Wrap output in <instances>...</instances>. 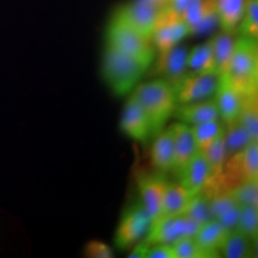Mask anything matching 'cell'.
Listing matches in <instances>:
<instances>
[{
  "label": "cell",
  "mask_w": 258,
  "mask_h": 258,
  "mask_svg": "<svg viewBox=\"0 0 258 258\" xmlns=\"http://www.w3.org/2000/svg\"><path fill=\"white\" fill-rule=\"evenodd\" d=\"M191 196L192 194L186 190L180 183H171V184L167 183L159 218L183 214Z\"/></svg>",
  "instance_id": "obj_22"
},
{
  "label": "cell",
  "mask_w": 258,
  "mask_h": 258,
  "mask_svg": "<svg viewBox=\"0 0 258 258\" xmlns=\"http://www.w3.org/2000/svg\"><path fill=\"white\" fill-rule=\"evenodd\" d=\"M189 35L190 29L183 18L163 9L151 41L158 53H165Z\"/></svg>",
  "instance_id": "obj_8"
},
{
  "label": "cell",
  "mask_w": 258,
  "mask_h": 258,
  "mask_svg": "<svg viewBox=\"0 0 258 258\" xmlns=\"http://www.w3.org/2000/svg\"><path fill=\"white\" fill-rule=\"evenodd\" d=\"M133 250L131 251V253L128 254L129 258H147V252L148 249H150V244L146 243V241L143 240L140 243L133 245Z\"/></svg>",
  "instance_id": "obj_38"
},
{
  "label": "cell",
  "mask_w": 258,
  "mask_h": 258,
  "mask_svg": "<svg viewBox=\"0 0 258 258\" xmlns=\"http://www.w3.org/2000/svg\"><path fill=\"white\" fill-rule=\"evenodd\" d=\"M219 116L224 124H228L235 121L240 114L245 96L232 85L228 77L225 73L219 76L217 91L214 93Z\"/></svg>",
  "instance_id": "obj_13"
},
{
  "label": "cell",
  "mask_w": 258,
  "mask_h": 258,
  "mask_svg": "<svg viewBox=\"0 0 258 258\" xmlns=\"http://www.w3.org/2000/svg\"><path fill=\"white\" fill-rule=\"evenodd\" d=\"M190 128H191L192 135L195 138L199 151L202 150L203 147L208 146L215 139H218L220 135L225 133V124L220 118L190 125Z\"/></svg>",
  "instance_id": "obj_28"
},
{
  "label": "cell",
  "mask_w": 258,
  "mask_h": 258,
  "mask_svg": "<svg viewBox=\"0 0 258 258\" xmlns=\"http://www.w3.org/2000/svg\"><path fill=\"white\" fill-rule=\"evenodd\" d=\"M138 189L140 194L141 205L144 206L151 218V224L158 220L163 208L164 194L167 182L159 176L141 175L138 177Z\"/></svg>",
  "instance_id": "obj_14"
},
{
  "label": "cell",
  "mask_w": 258,
  "mask_h": 258,
  "mask_svg": "<svg viewBox=\"0 0 258 258\" xmlns=\"http://www.w3.org/2000/svg\"><path fill=\"white\" fill-rule=\"evenodd\" d=\"M219 76L217 73H200L186 71L184 76L172 86L177 104L205 101L212 98L217 91Z\"/></svg>",
  "instance_id": "obj_7"
},
{
  "label": "cell",
  "mask_w": 258,
  "mask_h": 258,
  "mask_svg": "<svg viewBox=\"0 0 258 258\" xmlns=\"http://www.w3.org/2000/svg\"><path fill=\"white\" fill-rule=\"evenodd\" d=\"M173 135V167L172 172L178 175L188 165L189 161L199 152L190 125L183 122H176L171 124Z\"/></svg>",
  "instance_id": "obj_15"
},
{
  "label": "cell",
  "mask_w": 258,
  "mask_h": 258,
  "mask_svg": "<svg viewBox=\"0 0 258 258\" xmlns=\"http://www.w3.org/2000/svg\"><path fill=\"white\" fill-rule=\"evenodd\" d=\"M246 0H215L218 24L222 31L233 34L243 17Z\"/></svg>",
  "instance_id": "obj_21"
},
{
  "label": "cell",
  "mask_w": 258,
  "mask_h": 258,
  "mask_svg": "<svg viewBox=\"0 0 258 258\" xmlns=\"http://www.w3.org/2000/svg\"><path fill=\"white\" fill-rule=\"evenodd\" d=\"M120 128L129 139L137 143L145 144L150 138H152V128L146 114L140 104L133 96L125 102L122 111Z\"/></svg>",
  "instance_id": "obj_11"
},
{
  "label": "cell",
  "mask_w": 258,
  "mask_h": 258,
  "mask_svg": "<svg viewBox=\"0 0 258 258\" xmlns=\"http://www.w3.org/2000/svg\"><path fill=\"white\" fill-rule=\"evenodd\" d=\"M172 116L177 118L178 122H183L188 125L220 118L217 103H215V99L212 98L185 103V104H177Z\"/></svg>",
  "instance_id": "obj_16"
},
{
  "label": "cell",
  "mask_w": 258,
  "mask_h": 258,
  "mask_svg": "<svg viewBox=\"0 0 258 258\" xmlns=\"http://www.w3.org/2000/svg\"><path fill=\"white\" fill-rule=\"evenodd\" d=\"M183 214L186 215L190 220H192L199 226L212 220L213 218L208 196L205 195L203 192H198L195 195H192L191 199L189 200Z\"/></svg>",
  "instance_id": "obj_29"
},
{
  "label": "cell",
  "mask_w": 258,
  "mask_h": 258,
  "mask_svg": "<svg viewBox=\"0 0 258 258\" xmlns=\"http://www.w3.org/2000/svg\"><path fill=\"white\" fill-rule=\"evenodd\" d=\"M230 232L227 227L212 219L200 226L194 238L200 246L208 253L209 258L221 257V249Z\"/></svg>",
  "instance_id": "obj_18"
},
{
  "label": "cell",
  "mask_w": 258,
  "mask_h": 258,
  "mask_svg": "<svg viewBox=\"0 0 258 258\" xmlns=\"http://www.w3.org/2000/svg\"><path fill=\"white\" fill-rule=\"evenodd\" d=\"M228 192L240 206H257L258 207V179L240 183Z\"/></svg>",
  "instance_id": "obj_33"
},
{
  "label": "cell",
  "mask_w": 258,
  "mask_h": 258,
  "mask_svg": "<svg viewBox=\"0 0 258 258\" xmlns=\"http://www.w3.org/2000/svg\"><path fill=\"white\" fill-rule=\"evenodd\" d=\"M143 2L147 3V4L152 5V6H154V8H157L159 10H163L166 8L170 0H143Z\"/></svg>",
  "instance_id": "obj_39"
},
{
  "label": "cell",
  "mask_w": 258,
  "mask_h": 258,
  "mask_svg": "<svg viewBox=\"0 0 258 258\" xmlns=\"http://www.w3.org/2000/svg\"><path fill=\"white\" fill-rule=\"evenodd\" d=\"M151 218L140 203H135L125 209L116 228L114 241L121 250H127L147 234Z\"/></svg>",
  "instance_id": "obj_6"
},
{
  "label": "cell",
  "mask_w": 258,
  "mask_h": 258,
  "mask_svg": "<svg viewBox=\"0 0 258 258\" xmlns=\"http://www.w3.org/2000/svg\"><path fill=\"white\" fill-rule=\"evenodd\" d=\"M147 258H177L171 244H152L147 252Z\"/></svg>",
  "instance_id": "obj_36"
},
{
  "label": "cell",
  "mask_w": 258,
  "mask_h": 258,
  "mask_svg": "<svg viewBox=\"0 0 258 258\" xmlns=\"http://www.w3.org/2000/svg\"><path fill=\"white\" fill-rule=\"evenodd\" d=\"M232 85L244 96L258 91V43L257 38L239 36L235 40L227 72Z\"/></svg>",
  "instance_id": "obj_3"
},
{
  "label": "cell",
  "mask_w": 258,
  "mask_h": 258,
  "mask_svg": "<svg viewBox=\"0 0 258 258\" xmlns=\"http://www.w3.org/2000/svg\"><path fill=\"white\" fill-rule=\"evenodd\" d=\"M84 256L90 258H111L114 257L111 247L104 241L91 240L84 247Z\"/></svg>",
  "instance_id": "obj_35"
},
{
  "label": "cell",
  "mask_w": 258,
  "mask_h": 258,
  "mask_svg": "<svg viewBox=\"0 0 258 258\" xmlns=\"http://www.w3.org/2000/svg\"><path fill=\"white\" fill-rule=\"evenodd\" d=\"M177 178H178V183L186 190H189L192 195L201 192L206 188L212 178V172L207 160L200 151L194 156Z\"/></svg>",
  "instance_id": "obj_17"
},
{
  "label": "cell",
  "mask_w": 258,
  "mask_h": 258,
  "mask_svg": "<svg viewBox=\"0 0 258 258\" xmlns=\"http://www.w3.org/2000/svg\"><path fill=\"white\" fill-rule=\"evenodd\" d=\"M253 141L256 140H253L247 129L238 120L225 124V145L228 157L239 152Z\"/></svg>",
  "instance_id": "obj_26"
},
{
  "label": "cell",
  "mask_w": 258,
  "mask_h": 258,
  "mask_svg": "<svg viewBox=\"0 0 258 258\" xmlns=\"http://www.w3.org/2000/svg\"><path fill=\"white\" fill-rule=\"evenodd\" d=\"M258 95V93H257ZM245 96L240 114L237 120L247 129L253 140L258 141V97Z\"/></svg>",
  "instance_id": "obj_30"
},
{
  "label": "cell",
  "mask_w": 258,
  "mask_h": 258,
  "mask_svg": "<svg viewBox=\"0 0 258 258\" xmlns=\"http://www.w3.org/2000/svg\"><path fill=\"white\" fill-rule=\"evenodd\" d=\"M115 14L120 16L135 31L151 40L158 19L160 17L161 10L147 4L143 0H135L133 3L121 6Z\"/></svg>",
  "instance_id": "obj_9"
},
{
  "label": "cell",
  "mask_w": 258,
  "mask_h": 258,
  "mask_svg": "<svg viewBox=\"0 0 258 258\" xmlns=\"http://www.w3.org/2000/svg\"><path fill=\"white\" fill-rule=\"evenodd\" d=\"M234 230L240 232L249 239L257 241L258 237V207L257 206H241L239 218Z\"/></svg>",
  "instance_id": "obj_31"
},
{
  "label": "cell",
  "mask_w": 258,
  "mask_h": 258,
  "mask_svg": "<svg viewBox=\"0 0 258 258\" xmlns=\"http://www.w3.org/2000/svg\"><path fill=\"white\" fill-rule=\"evenodd\" d=\"M189 2L190 0H170L169 4H167L165 9L167 11H170L171 14L182 17L183 12H184V10Z\"/></svg>",
  "instance_id": "obj_37"
},
{
  "label": "cell",
  "mask_w": 258,
  "mask_h": 258,
  "mask_svg": "<svg viewBox=\"0 0 258 258\" xmlns=\"http://www.w3.org/2000/svg\"><path fill=\"white\" fill-rule=\"evenodd\" d=\"M256 241L249 239L237 230L230 232L224 246L221 249V257L226 258H249L256 256L253 251Z\"/></svg>",
  "instance_id": "obj_24"
},
{
  "label": "cell",
  "mask_w": 258,
  "mask_h": 258,
  "mask_svg": "<svg viewBox=\"0 0 258 258\" xmlns=\"http://www.w3.org/2000/svg\"><path fill=\"white\" fill-rule=\"evenodd\" d=\"M200 152L203 154L209 167H211L212 178H217V177L220 176L222 170H224L226 160L228 158L225 145V133L220 135L218 139H215L208 146L200 150Z\"/></svg>",
  "instance_id": "obj_27"
},
{
  "label": "cell",
  "mask_w": 258,
  "mask_h": 258,
  "mask_svg": "<svg viewBox=\"0 0 258 258\" xmlns=\"http://www.w3.org/2000/svg\"><path fill=\"white\" fill-rule=\"evenodd\" d=\"M152 164L159 172H170L173 167V135L171 125L154 137L151 150Z\"/></svg>",
  "instance_id": "obj_20"
},
{
  "label": "cell",
  "mask_w": 258,
  "mask_h": 258,
  "mask_svg": "<svg viewBox=\"0 0 258 258\" xmlns=\"http://www.w3.org/2000/svg\"><path fill=\"white\" fill-rule=\"evenodd\" d=\"M150 67L110 46H105L102 77L116 96H125L138 85Z\"/></svg>",
  "instance_id": "obj_2"
},
{
  "label": "cell",
  "mask_w": 258,
  "mask_h": 258,
  "mask_svg": "<svg viewBox=\"0 0 258 258\" xmlns=\"http://www.w3.org/2000/svg\"><path fill=\"white\" fill-rule=\"evenodd\" d=\"M237 31L239 36L258 37V0H246Z\"/></svg>",
  "instance_id": "obj_32"
},
{
  "label": "cell",
  "mask_w": 258,
  "mask_h": 258,
  "mask_svg": "<svg viewBox=\"0 0 258 258\" xmlns=\"http://www.w3.org/2000/svg\"><path fill=\"white\" fill-rule=\"evenodd\" d=\"M106 46L134 57L146 66H152L156 59V49L152 41L129 27L120 16L114 14L106 29Z\"/></svg>",
  "instance_id": "obj_4"
},
{
  "label": "cell",
  "mask_w": 258,
  "mask_h": 258,
  "mask_svg": "<svg viewBox=\"0 0 258 258\" xmlns=\"http://www.w3.org/2000/svg\"><path fill=\"white\" fill-rule=\"evenodd\" d=\"M188 70L200 73H217L214 57H213L211 42L199 44L188 53Z\"/></svg>",
  "instance_id": "obj_25"
},
{
  "label": "cell",
  "mask_w": 258,
  "mask_h": 258,
  "mask_svg": "<svg viewBox=\"0 0 258 258\" xmlns=\"http://www.w3.org/2000/svg\"><path fill=\"white\" fill-rule=\"evenodd\" d=\"M188 53L185 47L180 46L171 48L165 53H158L152 63V74L159 76L173 86L188 71Z\"/></svg>",
  "instance_id": "obj_10"
},
{
  "label": "cell",
  "mask_w": 258,
  "mask_h": 258,
  "mask_svg": "<svg viewBox=\"0 0 258 258\" xmlns=\"http://www.w3.org/2000/svg\"><path fill=\"white\" fill-rule=\"evenodd\" d=\"M177 258H209L194 237H186L172 244Z\"/></svg>",
  "instance_id": "obj_34"
},
{
  "label": "cell",
  "mask_w": 258,
  "mask_h": 258,
  "mask_svg": "<svg viewBox=\"0 0 258 258\" xmlns=\"http://www.w3.org/2000/svg\"><path fill=\"white\" fill-rule=\"evenodd\" d=\"M190 35L203 34L218 24L215 0H190L182 15Z\"/></svg>",
  "instance_id": "obj_12"
},
{
  "label": "cell",
  "mask_w": 258,
  "mask_h": 258,
  "mask_svg": "<svg viewBox=\"0 0 258 258\" xmlns=\"http://www.w3.org/2000/svg\"><path fill=\"white\" fill-rule=\"evenodd\" d=\"M200 226L184 214L164 217L152 222L144 240L152 244H175L186 237H195Z\"/></svg>",
  "instance_id": "obj_5"
},
{
  "label": "cell",
  "mask_w": 258,
  "mask_h": 258,
  "mask_svg": "<svg viewBox=\"0 0 258 258\" xmlns=\"http://www.w3.org/2000/svg\"><path fill=\"white\" fill-rule=\"evenodd\" d=\"M208 199L212 218L227 227L230 231H233L237 226L241 206L235 201L233 196L228 191L215 192L213 195H209Z\"/></svg>",
  "instance_id": "obj_19"
},
{
  "label": "cell",
  "mask_w": 258,
  "mask_h": 258,
  "mask_svg": "<svg viewBox=\"0 0 258 258\" xmlns=\"http://www.w3.org/2000/svg\"><path fill=\"white\" fill-rule=\"evenodd\" d=\"M209 42H211L213 57H214V62L219 74L226 73L235 43L233 34L221 31L220 34L215 35Z\"/></svg>",
  "instance_id": "obj_23"
},
{
  "label": "cell",
  "mask_w": 258,
  "mask_h": 258,
  "mask_svg": "<svg viewBox=\"0 0 258 258\" xmlns=\"http://www.w3.org/2000/svg\"><path fill=\"white\" fill-rule=\"evenodd\" d=\"M146 114L152 128V138L165 128L166 122L173 115L177 102L172 85L158 78L147 83L138 84L132 91Z\"/></svg>",
  "instance_id": "obj_1"
}]
</instances>
